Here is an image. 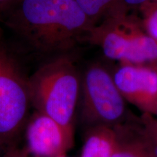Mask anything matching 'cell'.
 Returning a JSON list of instances; mask_svg holds the SVG:
<instances>
[{"label": "cell", "mask_w": 157, "mask_h": 157, "mask_svg": "<svg viewBox=\"0 0 157 157\" xmlns=\"http://www.w3.org/2000/svg\"><path fill=\"white\" fill-rule=\"evenodd\" d=\"M8 13V28L42 55L70 50L94 26L76 0H19Z\"/></svg>", "instance_id": "1"}, {"label": "cell", "mask_w": 157, "mask_h": 157, "mask_svg": "<svg viewBox=\"0 0 157 157\" xmlns=\"http://www.w3.org/2000/svg\"><path fill=\"white\" fill-rule=\"evenodd\" d=\"M28 88L31 103L36 111L73 130L79 81L69 58L60 57L41 66L28 78Z\"/></svg>", "instance_id": "2"}, {"label": "cell", "mask_w": 157, "mask_h": 157, "mask_svg": "<svg viewBox=\"0 0 157 157\" xmlns=\"http://www.w3.org/2000/svg\"><path fill=\"white\" fill-rule=\"evenodd\" d=\"M122 5L109 11L103 23L94 25L87 39L100 46L103 54L124 64L157 60V41L127 16Z\"/></svg>", "instance_id": "3"}, {"label": "cell", "mask_w": 157, "mask_h": 157, "mask_svg": "<svg viewBox=\"0 0 157 157\" xmlns=\"http://www.w3.org/2000/svg\"><path fill=\"white\" fill-rule=\"evenodd\" d=\"M30 104L28 79L0 41V142L17 146Z\"/></svg>", "instance_id": "4"}, {"label": "cell", "mask_w": 157, "mask_h": 157, "mask_svg": "<svg viewBox=\"0 0 157 157\" xmlns=\"http://www.w3.org/2000/svg\"><path fill=\"white\" fill-rule=\"evenodd\" d=\"M82 120L88 127H114L123 122L125 100L105 68L93 66L84 76Z\"/></svg>", "instance_id": "5"}, {"label": "cell", "mask_w": 157, "mask_h": 157, "mask_svg": "<svg viewBox=\"0 0 157 157\" xmlns=\"http://www.w3.org/2000/svg\"><path fill=\"white\" fill-rule=\"evenodd\" d=\"M113 81L125 101L143 113H157V65L124 64L113 75Z\"/></svg>", "instance_id": "6"}, {"label": "cell", "mask_w": 157, "mask_h": 157, "mask_svg": "<svg viewBox=\"0 0 157 157\" xmlns=\"http://www.w3.org/2000/svg\"><path fill=\"white\" fill-rule=\"evenodd\" d=\"M25 135L27 150L35 157L65 156L74 143L73 130L38 111L27 124Z\"/></svg>", "instance_id": "7"}, {"label": "cell", "mask_w": 157, "mask_h": 157, "mask_svg": "<svg viewBox=\"0 0 157 157\" xmlns=\"http://www.w3.org/2000/svg\"><path fill=\"white\" fill-rule=\"evenodd\" d=\"M117 140L112 157H144L151 144L141 124L121 122L114 126Z\"/></svg>", "instance_id": "8"}, {"label": "cell", "mask_w": 157, "mask_h": 157, "mask_svg": "<svg viewBox=\"0 0 157 157\" xmlns=\"http://www.w3.org/2000/svg\"><path fill=\"white\" fill-rule=\"evenodd\" d=\"M116 140L114 127H90L86 132L81 157H112Z\"/></svg>", "instance_id": "9"}, {"label": "cell", "mask_w": 157, "mask_h": 157, "mask_svg": "<svg viewBox=\"0 0 157 157\" xmlns=\"http://www.w3.org/2000/svg\"><path fill=\"white\" fill-rule=\"evenodd\" d=\"M92 21L124 5L123 0H76ZM125 5V4H124Z\"/></svg>", "instance_id": "10"}, {"label": "cell", "mask_w": 157, "mask_h": 157, "mask_svg": "<svg viewBox=\"0 0 157 157\" xmlns=\"http://www.w3.org/2000/svg\"><path fill=\"white\" fill-rule=\"evenodd\" d=\"M143 15L146 32L157 41V0H151L140 6Z\"/></svg>", "instance_id": "11"}, {"label": "cell", "mask_w": 157, "mask_h": 157, "mask_svg": "<svg viewBox=\"0 0 157 157\" xmlns=\"http://www.w3.org/2000/svg\"><path fill=\"white\" fill-rule=\"evenodd\" d=\"M140 121L151 145L154 153L157 157V119L154 115L143 113Z\"/></svg>", "instance_id": "12"}, {"label": "cell", "mask_w": 157, "mask_h": 157, "mask_svg": "<svg viewBox=\"0 0 157 157\" xmlns=\"http://www.w3.org/2000/svg\"><path fill=\"white\" fill-rule=\"evenodd\" d=\"M29 154L26 148L19 149L17 146H15L9 151L6 157H29Z\"/></svg>", "instance_id": "13"}, {"label": "cell", "mask_w": 157, "mask_h": 157, "mask_svg": "<svg viewBox=\"0 0 157 157\" xmlns=\"http://www.w3.org/2000/svg\"><path fill=\"white\" fill-rule=\"evenodd\" d=\"M18 1L19 0H0V7L3 14H5V12H8Z\"/></svg>", "instance_id": "14"}, {"label": "cell", "mask_w": 157, "mask_h": 157, "mask_svg": "<svg viewBox=\"0 0 157 157\" xmlns=\"http://www.w3.org/2000/svg\"><path fill=\"white\" fill-rule=\"evenodd\" d=\"M149 1H151V0H123L125 5L138 6V7Z\"/></svg>", "instance_id": "15"}, {"label": "cell", "mask_w": 157, "mask_h": 157, "mask_svg": "<svg viewBox=\"0 0 157 157\" xmlns=\"http://www.w3.org/2000/svg\"><path fill=\"white\" fill-rule=\"evenodd\" d=\"M13 147L15 146H7L4 144V143L0 142V157H6L7 153L9 152V151L12 148H13Z\"/></svg>", "instance_id": "16"}, {"label": "cell", "mask_w": 157, "mask_h": 157, "mask_svg": "<svg viewBox=\"0 0 157 157\" xmlns=\"http://www.w3.org/2000/svg\"><path fill=\"white\" fill-rule=\"evenodd\" d=\"M150 144H151V143H150ZM144 157H156V155H155V154L154 153V151H153L151 145L150 147H149L148 151H147V153L146 154V155H145Z\"/></svg>", "instance_id": "17"}, {"label": "cell", "mask_w": 157, "mask_h": 157, "mask_svg": "<svg viewBox=\"0 0 157 157\" xmlns=\"http://www.w3.org/2000/svg\"><path fill=\"white\" fill-rule=\"evenodd\" d=\"M2 15H3V13H2V10L1 7H0V21H1L2 19Z\"/></svg>", "instance_id": "18"}, {"label": "cell", "mask_w": 157, "mask_h": 157, "mask_svg": "<svg viewBox=\"0 0 157 157\" xmlns=\"http://www.w3.org/2000/svg\"><path fill=\"white\" fill-rule=\"evenodd\" d=\"M56 157H66L65 156H56Z\"/></svg>", "instance_id": "19"}, {"label": "cell", "mask_w": 157, "mask_h": 157, "mask_svg": "<svg viewBox=\"0 0 157 157\" xmlns=\"http://www.w3.org/2000/svg\"><path fill=\"white\" fill-rule=\"evenodd\" d=\"M156 116H157V113H156Z\"/></svg>", "instance_id": "20"}]
</instances>
